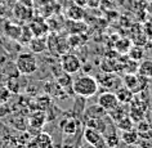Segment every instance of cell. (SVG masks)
Masks as SVG:
<instances>
[{
    "instance_id": "12",
    "label": "cell",
    "mask_w": 152,
    "mask_h": 148,
    "mask_svg": "<svg viewBox=\"0 0 152 148\" xmlns=\"http://www.w3.org/2000/svg\"><path fill=\"white\" fill-rule=\"evenodd\" d=\"M4 32L9 39L18 40L22 34V26L13 23V22H8V23H5V26H4Z\"/></svg>"
},
{
    "instance_id": "15",
    "label": "cell",
    "mask_w": 152,
    "mask_h": 148,
    "mask_svg": "<svg viewBox=\"0 0 152 148\" xmlns=\"http://www.w3.org/2000/svg\"><path fill=\"white\" fill-rule=\"evenodd\" d=\"M120 139H121V142H124L126 144H133V146H135V144H138V142H139V134L137 130H134V129H130V130H125V131L121 133Z\"/></svg>"
},
{
    "instance_id": "20",
    "label": "cell",
    "mask_w": 152,
    "mask_h": 148,
    "mask_svg": "<svg viewBox=\"0 0 152 148\" xmlns=\"http://www.w3.org/2000/svg\"><path fill=\"white\" fill-rule=\"evenodd\" d=\"M129 112H130L129 113L130 119L133 121H137V122H139V121L143 120V117H144V109L140 108V103H133Z\"/></svg>"
},
{
    "instance_id": "1",
    "label": "cell",
    "mask_w": 152,
    "mask_h": 148,
    "mask_svg": "<svg viewBox=\"0 0 152 148\" xmlns=\"http://www.w3.org/2000/svg\"><path fill=\"white\" fill-rule=\"evenodd\" d=\"M72 89H74V93L79 97H93L98 92V81L89 75H84V76H80L74 80Z\"/></svg>"
},
{
    "instance_id": "14",
    "label": "cell",
    "mask_w": 152,
    "mask_h": 148,
    "mask_svg": "<svg viewBox=\"0 0 152 148\" xmlns=\"http://www.w3.org/2000/svg\"><path fill=\"white\" fill-rule=\"evenodd\" d=\"M107 115H108L107 111L102 108L98 103L96 106L89 107L85 111V117H86V119H102V117H106Z\"/></svg>"
},
{
    "instance_id": "27",
    "label": "cell",
    "mask_w": 152,
    "mask_h": 148,
    "mask_svg": "<svg viewBox=\"0 0 152 148\" xmlns=\"http://www.w3.org/2000/svg\"><path fill=\"white\" fill-rule=\"evenodd\" d=\"M5 86H7V89H8L10 93H18L20 92V82H18L17 77H9Z\"/></svg>"
},
{
    "instance_id": "23",
    "label": "cell",
    "mask_w": 152,
    "mask_h": 148,
    "mask_svg": "<svg viewBox=\"0 0 152 148\" xmlns=\"http://www.w3.org/2000/svg\"><path fill=\"white\" fill-rule=\"evenodd\" d=\"M132 48V40L129 39H120L117 43L115 44V49L120 54H126Z\"/></svg>"
},
{
    "instance_id": "28",
    "label": "cell",
    "mask_w": 152,
    "mask_h": 148,
    "mask_svg": "<svg viewBox=\"0 0 152 148\" xmlns=\"http://www.w3.org/2000/svg\"><path fill=\"white\" fill-rule=\"evenodd\" d=\"M9 96H10V92L7 89V86L0 88V104L5 103V102L9 99Z\"/></svg>"
},
{
    "instance_id": "16",
    "label": "cell",
    "mask_w": 152,
    "mask_h": 148,
    "mask_svg": "<svg viewBox=\"0 0 152 148\" xmlns=\"http://www.w3.org/2000/svg\"><path fill=\"white\" fill-rule=\"evenodd\" d=\"M138 134H139V138H143V139H151L152 138V125L151 122H148L146 120H140L139 124H138Z\"/></svg>"
},
{
    "instance_id": "6",
    "label": "cell",
    "mask_w": 152,
    "mask_h": 148,
    "mask_svg": "<svg viewBox=\"0 0 152 148\" xmlns=\"http://www.w3.org/2000/svg\"><path fill=\"white\" fill-rule=\"evenodd\" d=\"M97 103L99 104L103 109H106L107 112H110L111 109L116 108L117 106L120 104V102H119V99H117V97H116L115 93H112V92H104V93L99 94Z\"/></svg>"
},
{
    "instance_id": "4",
    "label": "cell",
    "mask_w": 152,
    "mask_h": 148,
    "mask_svg": "<svg viewBox=\"0 0 152 148\" xmlns=\"http://www.w3.org/2000/svg\"><path fill=\"white\" fill-rule=\"evenodd\" d=\"M61 68L68 75L76 74L81 68V61L79 59L77 55L71 54V53H64L61 57Z\"/></svg>"
},
{
    "instance_id": "11",
    "label": "cell",
    "mask_w": 152,
    "mask_h": 148,
    "mask_svg": "<svg viewBox=\"0 0 152 148\" xmlns=\"http://www.w3.org/2000/svg\"><path fill=\"white\" fill-rule=\"evenodd\" d=\"M28 148H52V139L47 134H39L28 144Z\"/></svg>"
},
{
    "instance_id": "8",
    "label": "cell",
    "mask_w": 152,
    "mask_h": 148,
    "mask_svg": "<svg viewBox=\"0 0 152 148\" xmlns=\"http://www.w3.org/2000/svg\"><path fill=\"white\" fill-rule=\"evenodd\" d=\"M30 30H31L32 35L34 36H39V37H43V36H47V34L49 32V26H48V22H45L43 18H32L30 21Z\"/></svg>"
},
{
    "instance_id": "29",
    "label": "cell",
    "mask_w": 152,
    "mask_h": 148,
    "mask_svg": "<svg viewBox=\"0 0 152 148\" xmlns=\"http://www.w3.org/2000/svg\"><path fill=\"white\" fill-rule=\"evenodd\" d=\"M9 135V129L7 125H4L3 122H0V138H5V136Z\"/></svg>"
},
{
    "instance_id": "24",
    "label": "cell",
    "mask_w": 152,
    "mask_h": 148,
    "mask_svg": "<svg viewBox=\"0 0 152 148\" xmlns=\"http://www.w3.org/2000/svg\"><path fill=\"white\" fill-rule=\"evenodd\" d=\"M129 54V58L133 59V61H137V62H140L144 55V50L143 48H140L139 45H134V47L130 48V50L128 52Z\"/></svg>"
},
{
    "instance_id": "36",
    "label": "cell",
    "mask_w": 152,
    "mask_h": 148,
    "mask_svg": "<svg viewBox=\"0 0 152 148\" xmlns=\"http://www.w3.org/2000/svg\"><path fill=\"white\" fill-rule=\"evenodd\" d=\"M1 3H3V0H0V4H1Z\"/></svg>"
},
{
    "instance_id": "7",
    "label": "cell",
    "mask_w": 152,
    "mask_h": 148,
    "mask_svg": "<svg viewBox=\"0 0 152 148\" xmlns=\"http://www.w3.org/2000/svg\"><path fill=\"white\" fill-rule=\"evenodd\" d=\"M13 14L17 20L22 22H30L34 18V9L32 7H27L20 1H17L13 5Z\"/></svg>"
},
{
    "instance_id": "30",
    "label": "cell",
    "mask_w": 152,
    "mask_h": 148,
    "mask_svg": "<svg viewBox=\"0 0 152 148\" xmlns=\"http://www.w3.org/2000/svg\"><path fill=\"white\" fill-rule=\"evenodd\" d=\"M85 4L89 8H98L101 5V0H85Z\"/></svg>"
},
{
    "instance_id": "2",
    "label": "cell",
    "mask_w": 152,
    "mask_h": 148,
    "mask_svg": "<svg viewBox=\"0 0 152 148\" xmlns=\"http://www.w3.org/2000/svg\"><path fill=\"white\" fill-rule=\"evenodd\" d=\"M37 59L32 53H22L16 59V68L21 75H32L37 71Z\"/></svg>"
},
{
    "instance_id": "10",
    "label": "cell",
    "mask_w": 152,
    "mask_h": 148,
    "mask_svg": "<svg viewBox=\"0 0 152 148\" xmlns=\"http://www.w3.org/2000/svg\"><path fill=\"white\" fill-rule=\"evenodd\" d=\"M28 48L32 53H43L48 49L47 45V39L45 36L39 37V36H34L31 40L28 41Z\"/></svg>"
},
{
    "instance_id": "33",
    "label": "cell",
    "mask_w": 152,
    "mask_h": 148,
    "mask_svg": "<svg viewBox=\"0 0 152 148\" xmlns=\"http://www.w3.org/2000/svg\"><path fill=\"white\" fill-rule=\"evenodd\" d=\"M115 148H138V147H137V144H135V146H133V144H126V143L123 142V143H119V144H117Z\"/></svg>"
},
{
    "instance_id": "25",
    "label": "cell",
    "mask_w": 152,
    "mask_h": 148,
    "mask_svg": "<svg viewBox=\"0 0 152 148\" xmlns=\"http://www.w3.org/2000/svg\"><path fill=\"white\" fill-rule=\"evenodd\" d=\"M83 39H84V36H81V34H71L67 37V44L71 48H77L84 44V40Z\"/></svg>"
},
{
    "instance_id": "32",
    "label": "cell",
    "mask_w": 152,
    "mask_h": 148,
    "mask_svg": "<svg viewBox=\"0 0 152 148\" xmlns=\"http://www.w3.org/2000/svg\"><path fill=\"white\" fill-rule=\"evenodd\" d=\"M144 35H146L147 37H152V25H146V30H144Z\"/></svg>"
},
{
    "instance_id": "17",
    "label": "cell",
    "mask_w": 152,
    "mask_h": 148,
    "mask_svg": "<svg viewBox=\"0 0 152 148\" xmlns=\"http://www.w3.org/2000/svg\"><path fill=\"white\" fill-rule=\"evenodd\" d=\"M67 20H74V21H79L83 20L85 16V12L83 9L81 5H72L67 9Z\"/></svg>"
},
{
    "instance_id": "26",
    "label": "cell",
    "mask_w": 152,
    "mask_h": 148,
    "mask_svg": "<svg viewBox=\"0 0 152 148\" xmlns=\"http://www.w3.org/2000/svg\"><path fill=\"white\" fill-rule=\"evenodd\" d=\"M107 113H108V117H110V119H111L112 121H115V122H116L117 120H120L121 117H124V116L128 115V113L125 112V108L121 107L120 104L117 106L116 108H113V109H111L110 112H107Z\"/></svg>"
},
{
    "instance_id": "13",
    "label": "cell",
    "mask_w": 152,
    "mask_h": 148,
    "mask_svg": "<svg viewBox=\"0 0 152 148\" xmlns=\"http://www.w3.org/2000/svg\"><path fill=\"white\" fill-rule=\"evenodd\" d=\"M66 28L70 34H83V32H85L88 26H86L85 22H83V20H79V21L67 20Z\"/></svg>"
},
{
    "instance_id": "9",
    "label": "cell",
    "mask_w": 152,
    "mask_h": 148,
    "mask_svg": "<svg viewBox=\"0 0 152 148\" xmlns=\"http://www.w3.org/2000/svg\"><path fill=\"white\" fill-rule=\"evenodd\" d=\"M79 125H80V124L77 122V120L70 117V119H64V120L61 121L59 128H61V130H62L63 134L71 136V135H76V134H77Z\"/></svg>"
},
{
    "instance_id": "34",
    "label": "cell",
    "mask_w": 152,
    "mask_h": 148,
    "mask_svg": "<svg viewBox=\"0 0 152 148\" xmlns=\"http://www.w3.org/2000/svg\"><path fill=\"white\" fill-rule=\"evenodd\" d=\"M17 1H18V0H3V3H5V4L9 5V7H13Z\"/></svg>"
},
{
    "instance_id": "3",
    "label": "cell",
    "mask_w": 152,
    "mask_h": 148,
    "mask_svg": "<svg viewBox=\"0 0 152 148\" xmlns=\"http://www.w3.org/2000/svg\"><path fill=\"white\" fill-rule=\"evenodd\" d=\"M147 77L140 76V75H135V74H126L123 79L124 81V86L130 90L133 94H137L147 86Z\"/></svg>"
},
{
    "instance_id": "22",
    "label": "cell",
    "mask_w": 152,
    "mask_h": 148,
    "mask_svg": "<svg viewBox=\"0 0 152 148\" xmlns=\"http://www.w3.org/2000/svg\"><path fill=\"white\" fill-rule=\"evenodd\" d=\"M116 128H119L121 131H125V130H130V129H133V120L130 119V116L126 115V116H124V117H121L120 120H117L116 122Z\"/></svg>"
},
{
    "instance_id": "21",
    "label": "cell",
    "mask_w": 152,
    "mask_h": 148,
    "mask_svg": "<svg viewBox=\"0 0 152 148\" xmlns=\"http://www.w3.org/2000/svg\"><path fill=\"white\" fill-rule=\"evenodd\" d=\"M45 121H47V117H45L44 112L41 111L32 113L31 117H30V125L34 128H41L45 124Z\"/></svg>"
},
{
    "instance_id": "19",
    "label": "cell",
    "mask_w": 152,
    "mask_h": 148,
    "mask_svg": "<svg viewBox=\"0 0 152 148\" xmlns=\"http://www.w3.org/2000/svg\"><path fill=\"white\" fill-rule=\"evenodd\" d=\"M115 94H116V97H117V99H119L120 103H124V104L130 103L132 99H133V93L126 88V86L119 88Z\"/></svg>"
},
{
    "instance_id": "18",
    "label": "cell",
    "mask_w": 152,
    "mask_h": 148,
    "mask_svg": "<svg viewBox=\"0 0 152 148\" xmlns=\"http://www.w3.org/2000/svg\"><path fill=\"white\" fill-rule=\"evenodd\" d=\"M138 75L140 76H144L147 79L152 77V59H144L139 63L138 66Z\"/></svg>"
},
{
    "instance_id": "31",
    "label": "cell",
    "mask_w": 152,
    "mask_h": 148,
    "mask_svg": "<svg viewBox=\"0 0 152 148\" xmlns=\"http://www.w3.org/2000/svg\"><path fill=\"white\" fill-rule=\"evenodd\" d=\"M9 112H10V109L7 107V106L0 104V119H1V117H4V116H7Z\"/></svg>"
},
{
    "instance_id": "5",
    "label": "cell",
    "mask_w": 152,
    "mask_h": 148,
    "mask_svg": "<svg viewBox=\"0 0 152 148\" xmlns=\"http://www.w3.org/2000/svg\"><path fill=\"white\" fill-rule=\"evenodd\" d=\"M83 138H84L90 146H93L96 148H104V146H106V140H104L103 134L94 128L86 126L84 133H83Z\"/></svg>"
},
{
    "instance_id": "35",
    "label": "cell",
    "mask_w": 152,
    "mask_h": 148,
    "mask_svg": "<svg viewBox=\"0 0 152 148\" xmlns=\"http://www.w3.org/2000/svg\"><path fill=\"white\" fill-rule=\"evenodd\" d=\"M0 148H9V147H8V144H7V143L1 142V143H0Z\"/></svg>"
}]
</instances>
